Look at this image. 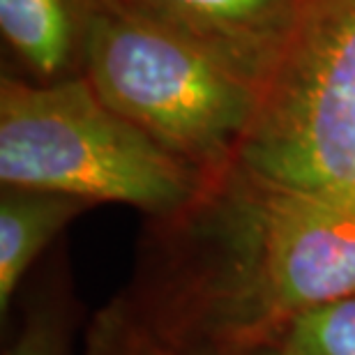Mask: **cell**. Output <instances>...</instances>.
Wrapping results in <instances>:
<instances>
[{
  "label": "cell",
  "mask_w": 355,
  "mask_h": 355,
  "mask_svg": "<svg viewBox=\"0 0 355 355\" xmlns=\"http://www.w3.org/2000/svg\"><path fill=\"white\" fill-rule=\"evenodd\" d=\"M208 178L113 111L86 76L33 83L0 79V187L120 203L148 219L173 217Z\"/></svg>",
  "instance_id": "cell-2"
},
{
  "label": "cell",
  "mask_w": 355,
  "mask_h": 355,
  "mask_svg": "<svg viewBox=\"0 0 355 355\" xmlns=\"http://www.w3.org/2000/svg\"><path fill=\"white\" fill-rule=\"evenodd\" d=\"M95 208L81 198L37 189H0V316L12 311L26 275L55 238Z\"/></svg>",
  "instance_id": "cell-7"
},
{
  "label": "cell",
  "mask_w": 355,
  "mask_h": 355,
  "mask_svg": "<svg viewBox=\"0 0 355 355\" xmlns=\"http://www.w3.org/2000/svg\"><path fill=\"white\" fill-rule=\"evenodd\" d=\"M355 293V208L233 166L173 217L148 219L125 295L175 351L277 342Z\"/></svg>",
  "instance_id": "cell-1"
},
{
  "label": "cell",
  "mask_w": 355,
  "mask_h": 355,
  "mask_svg": "<svg viewBox=\"0 0 355 355\" xmlns=\"http://www.w3.org/2000/svg\"><path fill=\"white\" fill-rule=\"evenodd\" d=\"M83 76L113 111L215 182L236 166L259 88L171 31L102 0Z\"/></svg>",
  "instance_id": "cell-3"
},
{
  "label": "cell",
  "mask_w": 355,
  "mask_h": 355,
  "mask_svg": "<svg viewBox=\"0 0 355 355\" xmlns=\"http://www.w3.org/2000/svg\"><path fill=\"white\" fill-rule=\"evenodd\" d=\"M282 342L295 355H355V293L295 318Z\"/></svg>",
  "instance_id": "cell-10"
},
{
  "label": "cell",
  "mask_w": 355,
  "mask_h": 355,
  "mask_svg": "<svg viewBox=\"0 0 355 355\" xmlns=\"http://www.w3.org/2000/svg\"><path fill=\"white\" fill-rule=\"evenodd\" d=\"M72 300L69 284L62 275L51 277V284H40L37 295L26 302L19 330L3 355H69L72 346Z\"/></svg>",
  "instance_id": "cell-8"
},
{
  "label": "cell",
  "mask_w": 355,
  "mask_h": 355,
  "mask_svg": "<svg viewBox=\"0 0 355 355\" xmlns=\"http://www.w3.org/2000/svg\"><path fill=\"white\" fill-rule=\"evenodd\" d=\"M102 0H0V35L21 79L83 76L92 14ZM12 74V72H10Z\"/></svg>",
  "instance_id": "cell-6"
},
{
  "label": "cell",
  "mask_w": 355,
  "mask_h": 355,
  "mask_svg": "<svg viewBox=\"0 0 355 355\" xmlns=\"http://www.w3.org/2000/svg\"><path fill=\"white\" fill-rule=\"evenodd\" d=\"M236 166L355 208V0H304Z\"/></svg>",
  "instance_id": "cell-4"
},
{
  "label": "cell",
  "mask_w": 355,
  "mask_h": 355,
  "mask_svg": "<svg viewBox=\"0 0 355 355\" xmlns=\"http://www.w3.org/2000/svg\"><path fill=\"white\" fill-rule=\"evenodd\" d=\"M198 46L259 88L282 58L304 0H113Z\"/></svg>",
  "instance_id": "cell-5"
},
{
  "label": "cell",
  "mask_w": 355,
  "mask_h": 355,
  "mask_svg": "<svg viewBox=\"0 0 355 355\" xmlns=\"http://www.w3.org/2000/svg\"><path fill=\"white\" fill-rule=\"evenodd\" d=\"M178 355H295L282 339L254 346H233V349H187L175 351Z\"/></svg>",
  "instance_id": "cell-11"
},
{
  "label": "cell",
  "mask_w": 355,
  "mask_h": 355,
  "mask_svg": "<svg viewBox=\"0 0 355 355\" xmlns=\"http://www.w3.org/2000/svg\"><path fill=\"white\" fill-rule=\"evenodd\" d=\"M81 355H178L130 302L125 291L90 318Z\"/></svg>",
  "instance_id": "cell-9"
}]
</instances>
